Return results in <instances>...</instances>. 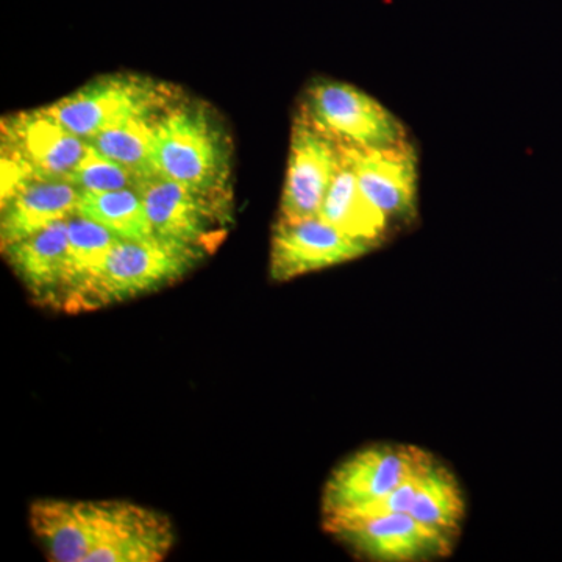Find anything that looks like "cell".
<instances>
[{
	"mask_svg": "<svg viewBox=\"0 0 562 562\" xmlns=\"http://www.w3.org/2000/svg\"><path fill=\"white\" fill-rule=\"evenodd\" d=\"M319 217L351 238L371 244L375 249L386 241L392 231L390 221L366 198L357 176L344 160V155L341 169L325 195Z\"/></svg>",
	"mask_w": 562,
	"mask_h": 562,
	"instance_id": "15",
	"label": "cell"
},
{
	"mask_svg": "<svg viewBox=\"0 0 562 562\" xmlns=\"http://www.w3.org/2000/svg\"><path fill=\"white\" fill-rule=\"evenodd\" d=\"M375 247L351 238L322 217L283 220L273 225L269 273L273 281H290L358 260Z\"/></svg>",
	"mask_w": 562,
	"mask_h": 562,
	"instance_id": "11",
	"label": "cell"
},
{
	"mask_svg": "<svg viewBox=\"0 0 562 562\" xmlns=\"http://www.w3.org/2000/svg\"><path fill=\"white\" fill-rule=\"evenodd\" d=\"M88 149V140L43 109L3 117L2 157L16 161L32 176L70 180Z\"/></svg>",
	"mask_w": 562,
	"mask_h": 562,
	"instance_id": "12",
	"label": "cell"
},
{
	"mask_svg": "<svg viewBox=\"0 0 562 562\" xmlns=\"http://www.w3.org/2000/svg\"><path fill=\"white\" fill-rule=\"evenodd\" d=\"M81 191L72 181L31 177L2 199V249L77 213Z\"/></svg>",
	"mask_w": 562,
	"mask_h": 562,
	"instance_id": "14",
	"label": "cell"
},
{
	"mask_svg": "<svg viewBox=\"0 0 562 562\" xmlns=\"http://www.w3.org/2000/svg\"><path fill=\"white\" fill-rule=\"evenodd\" d=\"M68 235L69 281L60 310L76 313L80 295L101 271L110 250L121 238L98 222L77 213L68 217Z\"/></svg>",
	"mask_w": 562,
	"mask_h": 562,
	"instance_id": "17",
	"label": "cell"
},
{
	"mask_svg": "<svg viewBox=\"0 0 562 562\" xmlns=\"http://www.w3.org/2000/svg\"><path fill=\"white\" fill-rule=\"evenodd\" d=\"M2 251L36 302L61 308L69 281L68 220L54 222Z\"/></svg>",
	"mask_w": 562,
	"mask_h": 562,
	"instance_id": "13",
	"label": "cell"
},
{
	"mask_svg": "<svg viewBox=\"0 0 562 562\" xmlns=\"http://www.w3.org/2000/svg\"><path fill=\"white\" fill-rule=\"evenodd\" d=\"M31 525L50 561L157 562L176 542L165 514L131 502L38 501Z\"/></svg>",
	"mask_w": 562,
	"mask_h": 562,
	"instance_id": "1",
	"label": "cell"
},
{
	"mask_svg": "<svg viewBox=\"0 0 562 562\" xmlns=\"http://www.w3.org/2000/svg\"><path fill=\"white\" fill-rule=\"evenodd\" d=\"M147 177L139 176L127 166L111 160L90 144L87 155L79 162L70 180L81 192L139 190Z\"/></svg>",
	"mask_w": 562,
	"mask_h": 562,
	"instance_id": "20",
	"label": "cell"
},
{
	"mask_svg": "<svg viewBox=\"0 0 562 562\" xmlns=\"http://www.w3.org/2000/svg\"><path fill=\"white\" fill-rule=\"evenodd\" d=\"M409 514L432 530L450 536H458L464 520L465 502L460 483L432 454L422 468Z\"/></svg>",
	"mask_w": 562,
	"mask_h": 562,
	"instance_id": "16",
	"label": "cell"
},
{
	"mask_svg": "<svg viewBox=\"0 0 562 562\" xmlns=\"http://www.w3.org/2000/svg\"><path fill=\"white\" fill-rule=\"evenodd\" d=\"M179 92L171 85L150 77L110 74L91 80L43 110L68 131L91 140L105 128L135 114L158 113Z\"/></svg>",
	"mask_w": 562,
	"mask_h": 562,
	"instance_id": "5",
	"label": "cell"
},
{
	"mask_svg": "<svg viewBox=\"0 0 562 562\" xmlns=\"http://www.w3.org/2000/svg\"><path fill=\"white\" fill-rule=\"evenodd\" d=\"M155 116L157 113L135 114L105 128L88 143L139 176H158L155 165Z\"/></svg>",
	"mask_w": 562,
	"mask_h": 562,
	"instance_id": "18",
	"label": "cell"
},
{
	"mask_svg": "<svg viewBox=\"0 0 562 562\" xmlns=\"http://www.w3.org/2000/svg\"><path fill=\"white\" fill-rule=\"evenodd\" d=\"M206 257L202 250L149 236L120 239L77 302L76 313L131 301L161 290L187 276Z\"/></svg>",
	"mask_w": 562,
	"mask_h": 562,
	"instance_id": "3",
	"label": "cell"
},
{
	"mask_svg": "<svg viewBox=\"0 0 562 562\" xmlns=\"http://www.w3.org/2000/svg\"><path fill=\"white\" fill-rule=\"evenodd\" d=\"M299 110L339 143L350 146L387 147L409 139L408 128L391 110L344 81H312Z\"/></svg>",
	"mask_w": 562,
	"mask_h": 562,
	"instance_id": "7",
	"label": "cell"
},
{
	"mask_svg": "<svg viewBox=\"0 0 562 562\" xmlns=\"http://www.w3.org/2000/svg\"><path fill=\"white\" fill-rule=\"evenodd\" d=\"M341 166V143L299 110L292 122L279 217H319L325 195Z\"/></svg>",
	"mask_w": 562,
	"mask_h": 562,
	"instance_id": "9",
	"label": "cell"
},
{
	"mask_svg": "<svg viewBox=\"0 0 562 562\" xmlns=\"http://www.w3.org/2000/svg\"><path fill=\"white\" fill-rule=\"evenodd\" d=\"M341 147L366 198L392 228L417 220L419 155L412 139L387 147Z\"/></svg>",
	"mask_w": 562,
	"mask_h": 562,
	"instance_id": "10",
	"label": "cell"
},
{
	"mask_svg": "<svg viewBox=\"0 0 562 562\" xmlns=\"http://www.w3.org/2000/svg\"><path fill=\"white\" fill-rule=\"evenodd\" d=\"M325 531L362 560L424 562L452 553L457 536L420 524L409 513L325 519Z\"/></svg>",
	"mask_w": 562,
	"mask_h": 562,
	"instance_id": "8",
	"label": "cell"
},
{
	"mask_svg": "<svg viewBox=\"0 0 562 562\" xmlns=\"http://www.w3.org/2000/svg\"><path fill=\"white\" fill-rule=\"evenodd\" d=\"M158 176L202 191H231L232 139L209 103L179 92L155 116Z\"/></svg>",
	"mask_w": 562,
	"mask_h": 562,
	"instance_id": "2",
	"label": "cell"
},
{
	"mask_svg": "<svg viewBox=\"0 0 562 562\" xmlns=\"http://www.w3.org/2000/svg\"><path fill=\"white\" fill-rule=\"evenodd\" d=\"M77 214L98 222L121 239L154 236L139 190L81 192Z\"/></svg>",
	"mask_w": 562,
	"mask_h": 562,
	"instance_id": "19",
	"label": "cell"
},
{
	"mask_svg": "<svg viewBox=\"0 0 562 562\" xmlns=\"http://www.w3.org/2000/svg\"><path fill=\"white\" fill-rule=\"evenodd\" d=\"M151 233L213 254L232 221V192L187 187L162 176L147 177L139 187Z\"/></svg>",
	"mask_w": 562,
	"mask_h": 562,
	"instance_id": "4",
	"label": "cell"
},
{
	"mask_svg": "<svg viewBox=\"0 0 562 562\" xmlns=\"http://www.w3.org/2000/svg\"><path fill=\"white\" fill-rule=\"evenodd\" d=\"M428 454L398 443H376L351 454L325 483L322 516L338 519L361 513L419 471Z\"/></svg>",
	"mask_w": 562,
	"mask_h": 562,
	"instance_id": "6",
	"label": "cell"
}]
</instances>
